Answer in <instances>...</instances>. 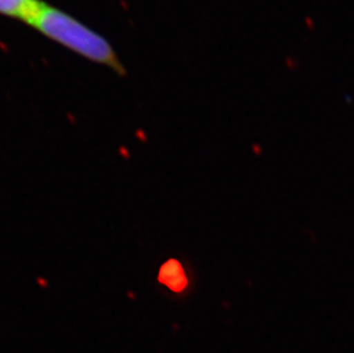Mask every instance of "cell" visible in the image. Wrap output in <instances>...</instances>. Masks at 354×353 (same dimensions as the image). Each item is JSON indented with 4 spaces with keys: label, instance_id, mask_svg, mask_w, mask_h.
<instances>
[{
    "label": "cell",
    "instance_id": "1",
    "mask_svg": "<svg viewBox=\"0 0 354 353\" xmlns=\"http://www.w3.org/2000/svg\"><path fill=\"white\" fill-rule=\"evenodd\" d=\"M29 26L87 60L104 64L120 75L125 73L123 64L107 39L57 7L41 1Z\"/></svg>",
    "mask_w": 354,
    "mask_h": 353
},
{
    "label": "cell",
    "instance_id": "2",
    "mask_svg": "<svg viewBox=\"0 0 354 353\" xmlns=\"http://www.w3.org/2000/svg\"><path fill=\"white\" fill-rule=\"evenodd\" d=\"M40 3V0H0V14L30 24Z\"/></svg>",
    "mask_w": 354,
    "mask_h": 353
},
{
    "label": "cell",
    "instance_id": "3",
    "mask_svg": "<svg viewBox=\"0 0 354 353\" xmlns=\"http://www.w3.org/2000/svg\"><path fill=\"white\" fill-rule=\"evenodd\" d=\"M158 280L177 293L184 290L187 286V278L185 275L183 266L176 260H170L160 267Z\"/></svg>",
    "mask_w": 354,
    "mask_h": 353
}]
</instances>
